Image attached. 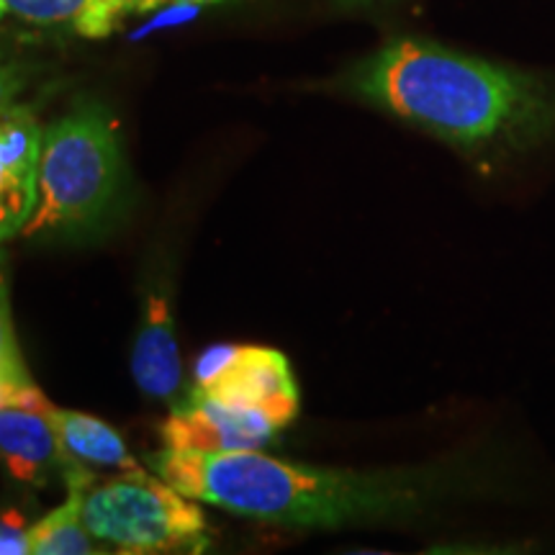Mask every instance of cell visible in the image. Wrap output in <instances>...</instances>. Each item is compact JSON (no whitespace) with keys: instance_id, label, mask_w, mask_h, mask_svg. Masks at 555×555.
<instances>
[{"instance_id":"ba28073f","label":"cell","mask_w":555,"mask_h":555,"mask_svg":"<svg viewBox=\"0 0 555 555\" xmlns=\"http://www.w3.org/2000/svg\"><path fill=\"white\" fill-rule=\"evenodd\" d=\"M0 463L13 481L44 486L75 466L60 446L52 422L44 412L16 404L0 406Z\"/></svg>"},{"instance_id":"e0dca14e","label":"cell","mask_w":555,"mask_h":555,"mask_svg":"<svg viewBox=\"0 0 555 555\" xmlns=\"http://www.w3.org/2000/svg\"><path fill=\"white\" fill-rule=\"evenodd\" d=\"M31 206L24 201L9 196V193L0 191V242L11 240L13 234H21L26 219H29Z\"/></svg>"},{"instance_id":"8fae6325","label":"cell","mask_w":555,"mask_h":555,"mask_svg":"<svg viewBox=\"0 0 555 555\" xmlns=\"http://www.w3.org/2000/svg\"><path fill=\"white\" fill-rule=\"evenodd\" d=\"M44 127L37 121L34 103L0 114V191L34 208L37 170Z\"/></svg>"},{"instance_id":"5bb4252c","label":"cell","mask_w":555,"mask_h":555,"mask_svg":"<svg viewBox=\"0 0 555 555\" xmlns=\"http://www.w3.org/2000/svg\"><path fill=\"white\" fill-rule=\"evenodd\" d=\"M34 384L29 371H26L24 356L16 339L11 319L9 301V260L0 249V386H29Z\"/></svg>"},{"instance_id":"6da1fadb","label":"cell","mask_w":555,"mask_h":555,"mask_svg":"<svg viewBox=\"0 0 555 555\" xmlns=\"http://www.w3.org/2000/svg\"><path fill=\"white\" fill-rule=\"evenodd\" d=\"M150 468L180 494L237 517L296 530L412 525L455 504L532 499V470L512 442H486L414 468H319L245 453L159 450Z\"/></svg>"},{"instance_id":"7c38bea8","label":"cell","mask_w":555,"mask_h":555,"mask_svg":"<svg viewBox=\"0 0 555 555\" xmlns=\"http://www.w3.org/2000/svg\"><path fill=\"white\" fill-rule=\"evenodd\" d=\"M95 483L93 474L82 463H75L65 474L67 499L50 515L29 527V545L34 555H93L101 553L95 538L82 522V499Z\"/></svg>"},{"instance_id":"8992f818","label":"cell","mask_w":555,"mask_h":555,"mask_svg":"<svg viewBox=\"0 0 555 555\" xmlns=\"http://www.w3.org/2000/svg\"><path fill=\"white\" fill-rule=\"evenodd\" d=\"M278 433L281 429L260 412L193 397V393L172 404L168 420L159 427L165 448L211 455L262 450Z\"/></svg>"},{"instance_id":"52a82bcc","label":"cell","mask_w":555,"mask_h":555,"mask_svg":"<svg viewBox=\"0 0 555 555\" xmlns=\"http://www.w3.org/2000/svg\"><path fill=\"white\" fill-rule=\"evenodd\" d=\"M150 13L152 0H0V21L80 39H106Z\"/></svg>"},{"instance_id":"2e32d148","label":"cell","mask_w":555,"mask_h":555,"mask_svg":"<svg viewBox=\"0 0 555 555\" xmlns=\"http://www.w3.org/2000/svg\"><path fill=\"white\" fill-rule=\"evenodd\" d=\"M29 522L18 512H3L0 515V555H26L29 545Z\"/></svg>"},{"instance_id":"7a4b0ae2","label":"cell","mask_w":555,"mask_h":555,"mask_svg":"<svg viewBox=\"0 0 555 555\" xmlns=\"http://www.w3.org/2000/svg\"><path fill=\"white\" fill-rule=\"evenodd\" d=\"M339 90L455 150L483 178H519L555 155V73L393 37L352 62Z\"/></svg>"},{"instance_id":"3957f363","label":"cell","mask_w":555,"mask_h":555,"mask_svg":"<svg viewBox=\"0 0 555 555\" xmlns=\"http://www.w3.org/2000/svg\"><path fill=\"white\" fill-rule=\"evenodd\" d=\"M129 201V170L119 124L99 99L73 101L44 127L37 198L18 237L82 242L116 224Z\"/></svg>"},{"instance_id":"5b68a950","label":"cell","mask_w":555,"mask_h":555,"mask_svg":"<svg viewBox=\"0 0 555 555\" xmlns=\"http://www.w3.org/2000/svg\"><path fill=\"white\" fill-rule=\"evenodd\" d=\"M193 397L260 412L278 429L288 427L301 397L288 358L270 347L214 345L193 367Z\"/></svg>"},{"instance_id":"9c48e42d","label":"cell","mask_w":555,"mask_h":555,"mask_svg":"<svg viewBox=\"0 0 555 555\" xmlns=\"http://www.w3.org/2000/svg\"><path fill=\"white\" fill-rule=\"evenodd\" d=\"M131 376L139 391L159 404H178L183 388V367L172 324L170 304L165 294L147 298L144 319L131 347Z\"/></svg>"},{"instance_id":"9a60e30c","label":"cell","mask_w":555,"mask_h":555,"mask_svg":"<svg viewBox=\"0 0 555 555\" xmlns=\"http://www.w3.org/2000/svg\"><path fill=\"white\" fill-rule=\"evenodd\" d=\"M224 3H232V0H165L163 9L152 13L147 24L139 26V29L131 34V39H144L155 31L172 29V26H183L189 24V21L198 18L204 11L214 9V5H224Z\"/></svg>"},{"instance_id":"30bf717a","label":"cell","mask_w":555,"mask_h":555,"mask_svg":"<svg viewBox=\"0 0 555 555\" xmlns=\"http://www.w3.org/2000/svg\"><path fill=\"white\" fill-rule=\"evenodd\" d=\"M47 420L52 422L54 433L60 437V446L69 461L82 463V466L114 468L121 474L139 470L142 466L129 453L124 437L116 433L108 422L90 416L73 409H57L52 401L44 406Z\"/></svg>"},{"instance_id":"4fadbf2b","label":"cell","mask_w":555,"mask_h":555,"mask_svg":"<svg viewBox=\"0 0 555 555\" xmlns=\"http://www.w3.org/2000/svg\"><path fill=\"white\" fill-rule=\"evenodd\" d=\"M47 65L11 31L0 29V114L24 103L44 78Z\"/></svg>"},{"instance_id":"277c9868","label":"cell","mask_w":555,"mask_h":555,"mask_svg":"<svg viewBox=\"0 0 555 555\" xmlns=\"http://www.w3.org/2000/svg\"><path fill=\"white\" fill-rule=\"evenodd\" d=\"M82 522L90 535L119 553H204L208 547L206 515L196 499L142 468L90 486Z\"/></svg>"},{"instance_id":"ac0fdd59","label":"cell","mask_w":555,"mask_h":555,"mask_svg":"<svg viewBox=\"0 0 555 555\" xmlns=\"http://www.w3.org/2000/svg\"><path fill=\"white\" fill-rule=\"evenodd\" d=\"M343 9H371V5L378 3H388V0H337Z\"/></svg>"}]
</instances>
